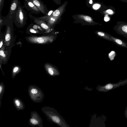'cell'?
<instances>
[{"instance_id":"1","label":"cell","mask_w":127,"mask_h":127,"mask_svg":"<svg viewBox=\"0 0 127 127\" xmlns=\"http://www.w3.org/2000/svg\"><path fill=\"white\" fill-rule=\"evenodd\" d=\"M41 110L48 119L60 127H69L63 117L54 108L49 106H44L42 108Z\"/></svg>"},{"instance_id":"21","label":"cell","mask_w":127,"mask_h":127,"mask_svg":"<svg viewBox=\"0 0 127 127\" xmlns=\"http://www.w3.org/2000/svg\"><path fill=\"white\" fill-rule=\"evenodd\" d=\"M100 6V5L98 4H96L94 5L93 7L94 9H97L99 8Z\"/></svg>"},{"instance_id":"25","label":"cell","mask_w":127,"mask_h":127,"mask_svg":"<svg viewBox=\"0 0 127 127\" xmlns=\"http://www.w3.org/2000/svg\"><path fill=\"white\" fill-rule=\"evenodd\" d=\"M106 12L109 14H112L113 13V11L111 10L108 9L106 11Z\"/></svg>"},{"instance_id":"26","label":"cell","mask_w":127,"mask_h":127,"mask_svg":"<svg viewBox=\"0 0 127 127\" xmlns=\"http://www.w3.org/2000/svg\"><path fill=\"white\" fill-rule=\"evenodd\" d=\"M30 31L32 33H36V32L34 30L32 29H30Z\"/></svg>"},{"instance_id":"22","label":"cell","mask_w":127,"mask_h":127,"mask_svg":"<svg viewBox=\"0 0 127 127\" xmlns=\"http://www.w3.org/2000/svg\"><path fill=\"white\" fill-rule=\"evenodd\" d=\"M0 55L1 56H2L3 57H4L5 56V55L4 54V52L2 50H1L0 51Z\"/></svg>"},{"instance_id":"28","label":"cell","mask_w":127,"mask_h":127,"mask_svg":"<svg viewBox=\"0 0 127 127\" xmlns=\"http://www.w3.org/2000/svg\"><path fill=\"white\" fill-rule=\"evenodd\" d=\"M3 44V42L2 41H1L0 42V48H1L2 47Z\"/></svg>"},{"instance_id":"15","label":"cell","mask_w":127,"mask_h":127,"mask_svg":"<svg viewBox=\"0 0 127 127\" xmlns=\"http://www.w3.org/2000/svg\"><path fill=\"white\" fill-rule=\"evenodd\" d=\"M33 20L35 23L40 25L43 28L47 29L49 28V27L43 20L37 18H34Z\"/></svg>"},{"instance_id":"24","label":"cell","mask_w":127,"mask_h":127,"mask_svg":"<svg viewBox=\"0 0 127 127\" xmlns=\"http://www.w3.org/2000/svg\"><path fill=\"white\" fill-rule=\"evenodd\" d=\"M109 18L108 17L107 15V16L106 15L105 16L104 18V20L106 22H107L109 21Z\"/></svg>"},{"instance_id":"7","label":"cell","mask_w":127,"mask_h":127,"mask_svg":"<svg viewBox=\"0 0 127 127\" xmlns=\"http://www.w3.org/2000/svg\"><path fill=\"white\" fill-rule=\"evenodd\" d=\"M24 6L33 13L38 14L41 12L35 4L30 0H24Z\"/></svg>"},{"instance_id":"3","label":"cell","mask_w":127,"mask_h":127,"mask_svg":"<svg viewBox=\"0 0 127 127\" xmlns=\"http://www.w3.org/2000/svg\"><path fill=\"white\" fill-rule=\"evenodd\" d=\"M127 84V78L116 83H109L103 86L98 85L96 88L99 92H106Z\"/></svg>"},{"instance_id":"12","label":"cell","mask_w":127,"mask_h":127,"mask_svg":"<svg viewBox=\"0 0 127 127\" xmlns=\"http://www.w3.org/2000/svg\"><path fill=\"white\" fill-rule=\"evenodd\" d=\"M14 106L18 111L24 110L25 108V105L20 99L15 98L13 100Z\"/></svg>"},{"instance_id":"4","label":"cell","mask_w":127,"mask_h":127,"mask_svg":"<svg viewBox=\"0 0 127 127\" xmlns=\"http://www.w3.org/2000/svg\"><path fill=\"white\" fill-rule=\"evenodd\" d=\"M51 36H32L28 37L27 39L30 42L35 44H44L51 42L53 40Z\"/></svg>"},{"instance_id":"8","label":"cell","mask_w":127,"mask_h":127,"mask_svg":"<svg viewBox=\"0 0 127 127\" xmlns=\"http://www.w3.org/2000/svg\"><path fill=\"white\" fill-rule=\"evenodd\" d=\"M32 2L43 14L46 15L48 10L46 6L40 0H30Z\"/></svg>"},{"instance_id":"17","label":"cell","mask_w":127,"mask_h":127,"mask_svg":"<svg viewBox=\"0 0 127 127\" xmlns=\"http://www.w3.org/2000/svg\"><path fill=\"white\" fill-rule=\"evenodd\" d=\"M21 71V69L19 67L16 66L13 68L12 73V77L13 79L16 75Z\"/></svg>"},{"instance_id":"29","label":"cell","mask_w":127,"mask_h":127,"mask_svg":"<svg viewBox=\"0 0 127 127\" xmlns=\"http://www.w3.org/2000/svg\"><path fill=\"white\" fill-rule=\"evenodd\" d=\"M89 2L90 4H92L93 3L92 0H90Z\"/></svg>"},{"instance_id":"18","label":"cell","mask_w":127,"mask_h":127,"mask_svg":"<svg viewBox=\"0 0 127 127\" xmlns=\"http://www.w3.org/2000/svg\"><path fill=\"white\" fill-rule=\"evenodd\" d=\"M10 28L8 26L7 28V32L5 36V40L6 41H9L11 38L10 34L9 32L10 31Z\"/></svg>"},{"instance_id":"20","label":"cell","mask_w":127,"mask_h":127,"mask_svg":"<svg viewBox=\"0 0 127 127\" xmlns=\"http://www.w3.org/2000/svg\"><path fill=\"white\" fill-rule=\"evenodd\" d=\"M85 20L88 22H90L92 21L91 18L89 16H85L84 17Z\"/></svg>"},{"instance_id":"9","label":"cell","mask_w":127,"mask_h":127,"mask_svg":"<svg viewBox=\"0 0 127 127\" xmlns=\"http://www.w3.org/2000/svg\"><path fill=\"white\" fill-rule=\"evenodd\" d=\"M114 29L117 33L127 38V25L118 26L114 28Z\"/></svg>"},{"instance_id":"27","label":"cell","mask_w":127,"mask_h":127,"mask_svg":"<svg viewBox=\"0 0 127 127\" xmlns=\"http://www.w3.org/2000/svg\"><path fill=\"white\" fill-rule=\"evenodd\" d=\"M38 28V26L36 25H34L33 26V28L34 29H37Z\"/></svg>"},{"instance_id":"16","label":"cell","mask_w":127,"mask_h":127,"mask_svg":"<svg viewBox=\"0 0 127 127\" xmlns=\"http://www.w3.org/2000/svg\"><path fill=\"white\" fill-rule=\"evenodd\" d=\"M5 89L4 85L2 82L0 83V107L1 105V99L2 97Z\"/></svg>"},{"instance_id":"10","label":"cell","mask_w":127,"mask_h":127,"mask_svg":"<svg viewBox=\"0 0 127 127\" xmlns=\"http://www.w3.org/2000/svg\"><path fill=\"white\" fill-rule=\"evenodd\" d=\"M19 2L18 0H12L8 16L9 18H13L14 13L18 7Z\"/></svg>"},{"instance_id":"11","label":"cell","mask_w":127,"mask_h":127,"mask_svg":"<svg viewBox=\"0 0 127 127\" xmlns=\"http://www.w3.org/2000/svg\"><path fill=\"white\" fill-rule=\"evenodd\" d=\"M45 67L47 73L51 76H58L60 74L59 71L51 65L46 64L45 66Z\"/></svg>"},{"instance_id":"13","label":"cell","mask_w":127,"mask_h":127,"mask_svg":"<svg viewBox=\"0 0 127 127\" xmlns=\"http://www.w3.org/2000/svg\"><path fill=\"white\" fill-rule=\"evenodd\" d=\"M110 37L112 40V42L117 45L123 47L127 48V43L122 39L115 37L109 34Z\"/></svg>"},{"instance_id":"14","label":"cell","mask_w":127,"mask_h":127,"mask_svg":"<svg viewBox=\"0 0 127 127\" xmlns=\"http://www.w3.org/2000/svg\"><path fill=\"white\" fill-rule=\"evenodd\" d=\"M96 33L99 36L112 42V40L110 37L109 34L102 31L97 32Z\"/></svg>"},{"instance_id":"19","label":"cell","mask_w":127,"mask_h":127,"mask_svg":"<svg viewBox=\"0 0 127 127\" xmlns=\"http://www.w3.org/2000/svg\"><path fill=\"white\" fill-rule=\"evenodd\" d=\"M60 12L58 10H55L53 13V15L55 17L59 15Z\"/></svg>"},{"instance_id":"5","label":"cell","mask_w":127,"mask_h":127,"mask_svg":"<svg viewBox=\"0 0 127 127\" xmlns=\"http://www.w3.org/2000/svg\"><path fill=\"white\" fill-rule=\"evenodd\" d=\"M28 123L30 125L33 127L37 126L39 127H43L42 118L37 112L35 111L31 112V117L29 119Z\"/></svg>"},{"instance_id":"2","label":"cell","mask_w":127,"mask_h":127,"mask_svg":"<svg viewBox=\"0 0 127 127\" xmlns=\"http://www.w3.org/2000/svg\"><path fill=\"white\" fill-rule=\"evenodd\" d=\"M28 92L30 98L34 102L40 103L44 98V95L43 91L35 85H30Z\"/></svg>"},{"instance_id":"6","label":"cell","mask_w":127,"mask_h":127,"mask_svg":"<svg viewBox=\"0 0 127 127\" xmlns=\"http://www.w3.org/2000/svg\"><path fill=\"white\" fill-rule=\"evenodd\" d=\"M26 15L24 10L19 2L18 7L14 12L13 18L16 22L22 25L26 19Z\"/></svg>"},{"instance_id":"23","label":"cell","mask_w":127,"mask_h":127,"mask_svg":"<svg viewBox=\"0 0 127 127\" xmlns=\"http://www.w3.org/2000/svg\"><path fill=\"white\" fill-rule=\"evenodd\" d=\"M124 115L125 117L127 119V106H126L125 109Z\"/></svg>"}]
</instances>
